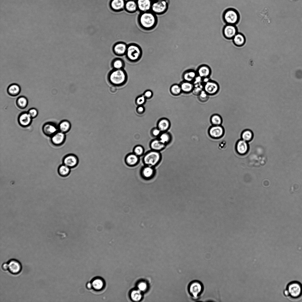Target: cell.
<instances>
[{"label":"cell","mask_w":302,"mask_h":302,"mask_svg":"<svg viewBox=\"0 0 302 302\" xmlns=\"http://www.w3.org/2000/svg\"><path fill=\"white\" fill-rule=\"evenodd\" d=\"M93 288L95 290L99 291L102 289L105 285L104 281L103 279L100 277L94 278L91 282Z\"/></svg>","instance_id":"cell-28"},{"label":"cell","mask_w":302,"mask_h":302,"mask_svg":"<svg viewBox=\"0 0 302 302\" xmlns=\"http://www.w3.org/2000/svg\"><path fill=\"white\" fill-rule=\"evenodd\" d=\"M86 287L88 289H91L93 288L91 282H88L86 284Z\"/></svg>","instance_id":"cell-53"},{"label":"cell","mask_w":302,"mask_h":302,"mask_svg":"<svg viewBox=\"0 0 302 302\" xmlns=\"http://www.w3.org/2000/svg\"><path fill=\"white\" fill-rule=\"evenodd\" d=\"M8 270L12 274H16L20 273L22 267L20 262L17 260L12 259L9 262Z\"/></svg>","instance_id":"cell-15"},{"label":"cell","mask_w":302,"mask_h":302,"mask_svg":"<svg viewBox=\"0 0 302 302\" xmlns=\"http://www.w3.org/2000/svg\"><path fill=\"white\" fill-rule=\"evenodd\" d=\"M204 290L203 283L200 281L194 280L189 284L188 290L191 299L193 300L199 299L201 297Z\"/></svg>","instance_id":"cell-5"},{"label":"cell","mask_w":302,"mask_h":302,"mask_svg":"<svg viewBox=\"0 0 302 302\" xmlns=\"http://www.w3.org/2000/svg\"><path fill=\"white\" fill-rule=\"evenodd\" d=\"M139 157L134 153L128 154L125 159L126 164L130 167L134 166L137 165L139 162Z\"/></svg>","instance_id":"cell-18"},{"label":"cell","mask_w":302,"mask_h":302,"mask_svg":"<svg viewBox=\"0 0 302 302\" xmlns=\"http://www.w3.org/2000/svg\"><path fill=\"white\" fill-rule=\"evenodd\" d=\"M119 56L113 59L111 63V65L113 69H124L125 63L124 60Z\"/></svg>","instance_id":"cell-24"},{"label":"cell","mask_w":302,"mask_h":302,"mask_svg":"<svg viewBox=\"0 0 302 302\" xmlns=\"http://www.w3.org/2000/svg\"><path fill=\"white\" fill-rule=\"evenodd\" d=\"M284 296L293 299H296L302 296V284L297 281L288 283L283 292Z\"/></svg>","instance_id":"cell-4"},{"label":"cell","mask_w":302,"mask_h":302,"mask_svg":"<svg viewBox=\"0 0 302 302\" xmlns=\"http://www.w3.org/2000/svg\"><path fill=\"white\" fill-rule=\"evenodd\" d=\"M145 108L143 105L138 106L136 109V111L137 112L138 114H141L144 113L145 111Z\"/></svg>","instance_id":"cell-49"},{"label":"cell","mask_w":302,"mask_h":302,"mask_svg":"<svg viewBox=\"0 0 302 302\" xmlns=\"http://www.w3.org/2000/svg\"><path fill=\"white\" fill-rule=\"evenodd\" d=\"M142 55V49L139 45L135 43L127 44L125 56L128 61L132 63L136 62L140 60Z\"/></svg>","instance_id":"cell-3"},{"label":"cell","mask_w":302,"mask_h":302,"mask_svg":"<svg viewBox=\"0 0 302 302\" xmlns=\"http://www.w3.org/2000/svg\"><path fill=\"white\" fill-rule=\"evenodd\" d=\"M222 18L226 24L236 25L239 21L240 16L236 9L230 8L224 11L222 15Z\"/></svg>","instance_id":"cell-7"},{"label":"cell","mask_w":302,"mask_h":302,"mask_svg":"<svg viewBox=\"0 0 302 302\" xmlns=\"http://www.w3.org/2000/svg\"><path fill=\"white\" fill-rule=\"evenodd\" d=\"M126 0H111L110 7L115 11L119 12L124 10Z\"/></svg>","instance_id":"cell-17"},{"label":"cell","mask_w":302,"mask_h":302,"mask_svg":"<svg viewBox=\"0 0 302 302\" xmlns=\"http://www.w3.org/2000/svg\"><path fill=\"white\" fill-rule=\"evenodd\" d=\"M180 85L182 92L186 93L192 92L194 87L193 83L184 81L182 82Z\"/></svg>","instance_id":"cell-30"},{"label":"cell","mask_w":302,"mask_h":302,"mask_svg":"<svg viewBox=\"0 0 302 302\" xmlns=\"http://www.w3.org/2000/svg\"><path fill=\"white\" fill-rule=\"evenodd\" d=\"M203 90L209 95L216 94L219 91V87L216 82L210 80L203 84Z\"/></svg>","instance_id":"cell-9"},{"label":"cell","mask_w":302,"mask_h":302,"mask_svg":"<svg viewBox=\"0 0 302 302\" xmlns=\"http://www.w3.org/2000/svg\"><path fill=\"white\" fill-rule=\"evenodd\" d=\"M28 113L31 117H34L36 116L37 112V111L35 109H32L29 111Z\"/></svg>","instance_id":"cell-50"},{"label":"cell","mask_w":302,"mask_h":302,"mask_svg":"<svg viewBox=\"0 0 302 302\" xmlns=\"http://www.w3.org/2000/svg\"><path fill=\"white\" fill-rule=\"evenodd\" d=\"M170 125V122L168 119L166 118H162L158 122L157 127L161 132H167L169 129Z\"/></svg>","instance_id":"cell-23"},{"label":"cell","mask_w":302,"mask_h":302,"mask_svg":"<svg viewBox=\"0 0 302 302\" xmlns=\"http://www.w3.org/2000/svg\"><path fill=\"white\" fill-rule=\"evenodd\" d=\"M71 127V124L69 121L64 120L60 123L58 128L59 131L65 133L69 131Z\"/></svg>","instance_id":"cell-33"},{"label":"cell","mask_w":302,"mask_h":302,"mask_svg":"<svg viewBox=\"0 0 302 302\" xmlns=\"http://www.w3.org/2000/svg\"><path fill=\"white\" fill-rule=\"evenodd\" d=\"M131 298L134 301H139L142 298V296L140 291L134 290L133 291L131 294Z\"/></svg>","instance_id":"cell-38"},{"label":"cell","mask_w":302,"mask_h":302,"mask_svg":"<svg viewBox=\"0 0 302 302\" xmlns=\"http://www.w3.org/2000/svg\"><path fill=\"white\" fill-rule=\"evenodd\" d=\"M127 47V43L122 42H118L113 46L114 52L117 56H124L126 52Z\"/></svg>","instance_id":"cell-12"},{"label":"cell","mask_w":302,"mask_h":302,"mask_svg":"<svg viewBox=\"0 0 302 302\" xmlns=\"http://www.w3.org/2000/svg\"><path fill=\"white\" fill-rule=\"evenodd\" d=\"M169 4L167 0L153 1L151 11L157 15L165 14L168 9Z\"/></svg>","instance_id":"cell-8"},{"label":"cell","mask_w":302,"mask_h":302,"mask_svg":"<svg viewBox=\"0 0 302 302\" xmlns=\"http://www.w3.org/2000/svg\"><path fill=\"white\" fill-rule=\"evenodd\" d=\"M162 156L160 152L152 150L146 152L143 158L145 165L154 167L161 161Z\"/></svg>","instance_id":"cell-6"},{"label":"cell","mask_w":302,"mask_h":302,"mask_svg":"<svg viewBox=\"0 0 302 302\" xmlns=\"http://www.w3.org/2000/svg\"><path fill=\"white\" fill-rule=\"evenodd\" d=\"M1 268L4 271H6L8 270V264L6 263H4L2 265Z\"/></svg>","instance_id":"cell-52"},{"label":"cell","mask_w":302,"mask_h":302,"mask_svg":"<svg viewBox=\"0 0 302 302\" xmlns=\"http://www.w3.org/2000/svg\"><path fill=\"white\" fill-rule=\"evenodd\" d=\"M31 120V117L29 113L22 114L19 118V122L21 125L23 126H28Z\"/></svg>","instance_id":"cell-31"},{"label":"cell","mask_w":302,"mask_h":302,"mask_svg":"<svg viewBox=\"0 0 302 302\" xmlns=\"http://www.w3.org/2000/svg\"><path fill=\"white\" fill-rule=\"evenodd\" d=\"M198 96V99L200 101L204 102L207 101L209 99V95L203 90Z\"/></svg>","instance_id":"cell-40"},{"label":"cell","mask_w":302,"mask_h":302,"mask_svg":"<svg viewBox=\"0 0 302 302\" xmlns=\"http://www.w3.org/2000/svg\"><path fill=\"white\" fill-rule=\"evenodd\" d=\"M144 152V149L143 147L140 145L135 146L134 148L133 153L138 156H140L142 155Z\"/></svg>","instance_id":"cell-39"},{"label":"cell","mask_w":302,"mask_h":302,"mask_svg":"<svg viewBox=\"0 0 302 302\" xmlns=\"http://www.w3.org/2000/svg\"><path fill=\"white\" fill-rule=\"evenodd\" d=\"M63 164L70 168L76 167L78 163L77 157L73 154H69L65 156L63 160Z\"/></svg>","instance_id":"cell-13"},{"label":"cell","mask_w":302,"mask_h":302,"mask_svg":"<svg viewBox=\"0 0 302 302\" xmlns=\"http://www.w3.org/2000/svg\"><path fill=\"white\" fill-rule=\"evenodd\" d=\"M194 85L203 84L202 78L197 75L193 82Z\"/></svg>","instance_id":"cell-48"},{"label":"cell","mask_w":302,"mask_h":302,"mask_svg":"<svg viewBox=\"0 0 302 302\" xmlns=\"http://www.w3.org/2000/svg\"><path fill=\"white\" fill-rule=\"evenodd\" d=\"M70 172V168L63 164L59 168L58 172L61 176L66 177L68 176Z\"/></svg>","instance_id":"cell-34"},{"label":"cell","mask_w":302,"mask_h":302,"mask_svg":"<svg viewBox=\"0 0 302 302\" xmlns=\"http://www.w3.org/2000/svg\"><path fill=\"white\" fill-rule=\"evenodd\" d=\"M170 91L172 95L175 96L179 95L182 92L180 84H177L172 85L170 88Z\"/></svg>","instance_id":"cell-37"},{"label":"cell","mask_w":302,"mask_h":302,"mask_svg":"<svg viewBox=\"0 0 302 302\" xmlns=\"http://www.w3.org/2000/svg\"><path fill=\"white\" fill-rule=\"evenodd\" d=\"M222 32L225 38L231 40L238 33V29L236 25L226 24L223 27Z\"/></svg>","instance_id":"cell-10"},{"label":"cell","mask_w":302,"mask_h":302,"mask_svg":"<svg viewBox=\"0 0 302 302\" xmlns=\"http://www.w3.org/2000/svg\"><path fill=\"white\" fill-rule=\"evenodd\" d=\"M249 146L247 142L241 139L239 140L236 145V150L240 155H244L247 152Z\"/></svg>","instance_id":"cell-16"},{"label":"cell","mask_w":302,"mask_h":302,"mask_svg":"<svg viewBox=\"0 0 302 302\" xmlns=\"http://www.w3.org/2000/svg\"><path fill=\"white\" fill-rule=\"evenodd\" d=\"M138 287L140 291H144L147 289V285L145 283L141 282L138 284Z\"/></svg>","instance_id":"cell-46"},{"label":"cell","mask_w":302,"mask_h":302,"mask_svg":"<svg viewBox=\"0 0 302 302\" xmlns=\"http://www.w3.org/2000/svg\"><path fill=\"white\" fill-rule=\"evenodd\" d=\"M124 10L128 14H133L138 11L137 6L135 0H127L126 1Z\"/></svg>","instance_id":"cell-19"},{"label":"cell","mask_w":302,"mask_h":302,"mask_svg":"<svg viewBox=\"0 0 302 302\" xmlns=\"http://www.w3.org/2000/svg\"><path fill=\"white\" fill-rule=\"evenodd\" d=\"M18 103L19 105L21 107H25L27 104V99L23 97L19 98L18 100Z\"/></svg>","instance_id":"cell-44"},{"label":"cell","mask_w":302,"mask_h":302,"mask_svg":"<svg viewBox=\"0 0 302 302\" xmlns=\"http://www.w3.org/2000/svg\"><path fill=\"white\" fill-rule=\"evenodd\" d=\"M58 128L52 124H45L43 127V130L45 134L49 136H52L58 132Z\"/></svg>","instance_id":"cell-26"},{"label":"cell","mask_w":302,"mask_h":302,"mask_svg":"<svg viewBox=\"0 0 302 302\" xmlns=\"http://www.w3.org/2000/svg\"><path fill=\"white\" fill-rule=\"evenodd\" d=\"M163 0H152V1H163Z\"/></svg>","instance_id":"cell-55"},{"label":"cell","mask_w":302,"mask_h":302,"mask_svg":"<svg viewBox=\"0 0 302 302\" xmlns=\"http://www.w3.org/2000/svg\"><path fill=\"white\" fill-rule=\"evenodd\" d=\"M210 121L213 125H220L222 122V117L218 114H214L210 117Z\"/></svg>","instance_id":"cell-35"},{"label":"cell","mask_w":302,"mask_h":302,"mask_svg":"<svg viewBox=\"0 0 302 302\" xmlns=\"http://www.w3.org/2000/svg\"><path fill=\"white\" fill-rule=\"evenodd\" d=\"M109 90L110 92L112 93H115L117 91L116 86L112 85V86L110 87Z\"/></svg>","instance_id":"cell-51"},{"label":"cell","mask_w":302,"mask_h":302,"mask_svg":"<svg viewBox=\"0 0 302 302\" xmlns=\"http://www.w3.org/2000/svg\"><path fill=\"white\" fill-rule=\"evenodd\" d=\"M234 44L237 47H241L244 45L245 42V38L244 35L240 33H237L232 39Z\"/></svg>","instance_id":"cell-27"},{"label":"cell","mask_w":302,"mask_h":302,"mask_svg":"<svg viewBox=\"0 0 302 302\" xmlns=\"http://www.w3.org/2000/svg\"><path fill=\"white\" fill-rule=\"evenodd\" d=\"M153 95L152 92L150 90H147L145 91L143 95L147 99H151L152 96Z\"/></svg>","instance_id":"cell-47"},{"label":"cell","mask_w":302,"mask_h":302,"mask_svg":"<svg viewBox=\"0 0 302 302\" xmlns=\"http://www.w3.org/2000/svg\"><path fill=\"white\" fill-rule=\"evenodd\" d=\"M252 132L248 129H245L242 132L241 138L242 139L248 142L250 141L253 137Z\"/></svg>","instance_id":"cell-36"},{"label":"cell","mask_w":302,"mask_h":302,"mask_svg":"<svg viewBox=\"0 0 302 302\" xmlns=\"http://www.w3.org/2000/svg\"><path fill=\"white\" fill-rule=\"evenodd\" d=\"M65 138V133L60 131H58L52 136L51 141L54 145H59L64 143Z\"/></svg>","instance_id":"cell-21"},{"label":"cell","mask_w":302,"mask_h":302,"mask_svg":"<svg viewBox=\"0 0 302 302\" xmlns=\"http://www.w3.org/2000/svg\"><path fill=\"white\" fill-rule=\"evenodd\" d=\"M197 76L196 72L193 70H189L185 72L183 75L184 81L193 83Z\"/></svg>","instance_id":"cell-29"},{"label":"cell","mask_w":302,"mask_h":302,"mask_svg":"<svg viewBox=\"0 0 302 302\" xmlns=\"http://www.w3.org/2000/svg\"><path fill=\"white\" fill-rule=\"evenodd\" d=\"M158 139L162 143L167 145L170 142L172 137L169 133L165 132H162Z\"/></svg>","instance_id":"cell-32"},{"label":"cell","mask_w":302,"mask_h":302,"mask_svg":"<svg viewBox=\"0 0 302 302\" xmlns=\"http://www.w3.org/2000/svg\"><path fill=\"white\" fill-rule=\"evenodd\" d=\"M155 173L154 167L147 165L143 167L141 171L142 176L146 179L151 178L154 176Z\"/></svg>","instance_id":"cell-22"},{"label":"cell","mask_w":302,"mask_h":302,"mask_svg":"<svg viewBox=\"0 0 302 302\" xmlns=\"http://www.w3.org/2000/svg\"><path fill=\"white\" fill-rule=\"evenodd\" d=\"M210 80L209 77H206L202 78V83L203 84L209 81Z\"/></svg>","instance_id":"cell-54"},{"label":"cell","mask_w":302,"mask_h":302,"mask_svg":"<svg viewBox=\"0 0 302 302\" xmlns=\"http://www.w3.org/2000/svg\"><path fill=\"white\" fill-rule=\"evenodd\" d=\"M209 134L212 137L218 139L224 135V130L221 125H213L209 131Z\"/></svg>","instance_id":"cell-14"},{"label":"cell","mask_w":302,"mask_h":302,"mask_svg":"<svg viewBox=\"0 0 302 302\" xmlns=\"http://www.w3.org/2000/svg\"><path fill=\"white\" fill-rule=\"evenodd\" d=\"M161 132L157 127L153 128L151 131L152 135L155 137H158Z\"/></svg>","instance_id":"cell-45"},{"label":"cell","mask_w":302,"mask_h":302,"mask_svg":"<svg viewBox=\"0 0 302 302\" xmlns=\"http://www.w3.org/2000/svg\"><path fill=\"white\" fill-rule=\"evenodd\" d=\"M127 78V73L124 69H112L107 76L109 82L112 85L116 87L122 86L125 84Z\"/></svg>","instance_id":"cell-2"},{"label":"cell","mask_w":302,"mask_h":302,"mask_svg":"<svg viewBox=\"0 0 302 302\" xmlns=\"http://www.w3.org/2000/svg\"><path fill=\"white\" fill-rule=\"evenodd\" d=\"M166 145L162 143L158 138L152 140L150 143V147L152 150L158 152L163 150Z\"/></svg>","instance_id":"cell-25"},{"label":"cell","mask_w":302,"mask_h":302,"mask_svg":"<svg viewBox=\"0 0 302 302\" xmlns=\"http://www.w3.org/2000/svg\"><path fill=\"white\" fill-rule=\"evenodd\" d=\"M139 13L150 11L152 0H135Z\"/></svg>","instance_id":"cell-11"},{"label":"cell","mask_w":302,"mask_h":302,"mask_svg":"<svg viewBox=\"0 0 302 302\" xmlns=\"http://www.w3.org/2000/svg\"><path fill=\"white\" fill-rule=\"evenodd\" d=\"M20 91L19 87L17 85L14 84L10 86L9 88V91L10 93L16 94L18 93Z\"/></svg>","instance_id":"cell-43"},{"label":"cell","mask_w":302,"mask_h":302,"mask_svg":"<svg viewBox=\"0 0 302 302\" xmlns=\"http://www.w3.org/2000/svg\"><path fill=\"white\" fill-rule=\"evenodd\" d=\"M146 99L143 94L139 96L136 99V104L138 106L143 105L145 104Z\"/></svg>","instance_id":"cell-42"},{"label":"cell","mask_w":302,"mask_h":302,"mask_svg":"<svg viewBox=\"0 0 302 302\" xmlns=\"http://www.w3.org/2000/svg\"><path fill=\"white\" fill-rule=\"evenodd\" d=\"M157 15L151 11L139 13L137 22L140 27L146 31H150L154 29L158 23Z\"/></svg>","instance_id":"cell-1"},{"label":"cell","mask_w":302,"mask_h":302,"mask_svg":"<svg viewBox=\"0 0 302 302\" xmlns=\"http://www.w3.org/2000/svg\"><path fill=\"white\" fill-rule=\"evenodd\" d=\"M194 85V87L192 92L194 95L198 96L203 90V84Z\"/></svg>","instance_id":"cell-41"},{"label":"cell","mask_w":302,"mask_h":302,"mask_svg":"<svg viewBox=\"0 0 302 302\" xmlns=\"http://www.w3.org/2000/svg\"><path fill=\"white\" fill-rule=\"evenodd\" d=\"M196 73L197 75L202 78L209 77L211 73V70L209 66L206 65L200 66L198 68Z\"/></svg>","instance_id":"cell-20"}]
</instances>
